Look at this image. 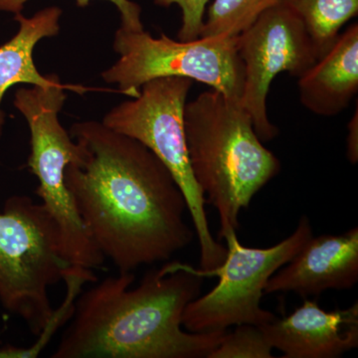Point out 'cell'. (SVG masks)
Instances as JSON below:
<instances>
[{
	"label": "cell",
	"mask_w": 358,
	"mask_h": 358,
	"mask_svg": "<svg viewBox=\"0 0 358 358\" xmlns=\"http://www.w3.org/2000/svg\"><path fill=\"white\" fill-rule=\"evenodd\" d=\"M70 267L44 205L14 195L0 212V303L38 336L53 317L49 289Z\"/></svg>",
	"instance_id": "obj_4"
},
{
	"label": "cell",
	"mask_w": 358,
	"mask_h": 358,
	"mask_svg": "<svg viewBox=\"0 0 358 358\" xmlns=\"http://www.w3.org/2000/svg\"><path fill=\"white\" fill-rule=\"evenodd\" d=\"M0 358H29V352L27 348L4 346L0 348Z\"/></svg>",
	"instance_id": "obj_20"
},
{
	"label": "cell",
	"mask_w": 358,
	"mask_h": 358,
	"mask_svg": "<svg viewBox=\"0 0 358 358\" xmlns=\"http://www.w3.org/2000/svg\"><path fill=\"white\" fill-rule=\"evenodd\" d=\"M261 327L284 358H338L358 346V303L327 312L305 300L291 315Z\"/></svg>",
	"instance_id": "obj_11"
},
{
	"label": "cell",
	"mask_w": 358,
	"mask_h": 358,
	"mask_svg": "<svg viewBox=\"0 0 358 358\" xmlns=\"http://www.w3.org/2000/svg\"><path fill=\"white\" fill-rule=\"evenodd\" d=\"M313 236L312 226L303 216L293 234L268 248H248L240 243L237 233L225 238L227 256L218 267H192L202 278H218V284L203 296L186 306L182 327L190 333L227 331L240 324L264 326L275 319L261 307L266 285L273 275L289 263Z\"/></svg>",
	"instance_id": "obj_8"
},
{
	"label": "cell",
	"mask_w": 358,
	"mask_h": 358,
	"mask_svg": "<svg viewBox=\"0 0 358 358\" xmlns=\"http://www.w3.org/2000/svg\"><path fill=\"white\" fill-rule=\"evenodd\" d=\"M183 124L193 176L220 219L219 239L239 228V213L281 171L248 113L215 90L186 103Z\"/></svg>",
	"instance_id": "obj_3"
},
{
	"label": "cell",
	"mask_w": 358,
	"mask_h": 358,
	"mask_svg": "<svg viewBox=\"0 0 358 358\" xmlns=\"http://www.w3.org/2000/svg\"><path fill=\"white\" fill-rule=\"evenodd\" d=\"M133 272H119L78 296L69 326L52 358L207 357L227 331L190 333L186 306L204 278L192 266L167 262L136 288Z\"/></svg>",
	"instance_id": "obj_2"
},
{
	"label": "cell",
	"mask_w": 358,
	"mask_h": 358,
	"mask_svg": "<svg viewBox=\"0 0 358 358\" xmlns=\"http://www.w3.org/2000/svg\"><path fill=\"white\" fill-rule=\"evenodd\" d=\"M193 82L183 77L150 80L141 86L138 98L110 110L103 124L141 141L173 173L185 194L193 229L199 238L200 268L211 270L224 262L227 248L212 235L205 211L206 199L195 181L188 159L183 114Z\"/></svg>",
	"instance_id": "obj_5"
},
{
	"label": "cell",
	"mask_w": 358,
	"mask_h": 358,
	"mask_svg": "<svg viewBox=\"0 0 358 358\" xmlns=\"http://www.w3.org/2000/svg\"><path fill=\"white\" fill-rule=\"evenodd\" d=\"M348 136H346V155L352 164L358 162V114L357 107L355 114L348 124Z\"/></svg>",
	"instance_id": "obj_19"
},
{
	"label": "cell",
	"mask_w": 358,
	"mask_h": 358,
	"mask_svg": "<svg viewBox=\"0 0 358 358\" xmlns=\"http://www.w3.org/2000/svg\"><path fill=\"white\" fill-rule=\"evenodd\" d=\"M29 0H0V10L7 13H20L26 2ZM78 6L85 7L88 6L91 0H76ZM112 2L119 9L121 13V28L129 31H143L141 23V8L138 4L131 0H108Z\"/></svg>",
	"instance_id": "obj_18"
},
{
	"label": "cell",
	"mask_w": 358,
	"mask_h": 358,
	"mask_svg": "<svg viewBox=\"0 0 358 358\" xmlns=\"http://www.w3.org/2000/svg\"><path fill=\"white\" fill-rule=\"evenodd\" d=\"M272 350L262 327L240 324L231 333L226 331L207 358H272Z\"/></svg>",
	"instance_id": "obj_16"
},
{
	"label": "cell",
	"mask_w": 358,
	"mask_h": 358,
	"mask_svg": "<svg viewBox=\"0 0 358 358\" xmlns=\"http://www.w3.org/2000/svg\"><path fill=\"white\" fill-rule=\"evenodd\" d=\"M298 79L301 103L313 114L334 117L348 108L358 92L357 23Z\"/></svg>",
	"instance_id": "obj_12"
},
{
	"label": "cell",
	"mask_w": 358,
	"mask_h": 358,
	"mask_svg": "<svg viewBox=\"0 0 358 358\" xmlns=\"http://www.w3.org/2000/svg\"><path fill=\"white\" fill-rule=\"evenodd\" d=\"M209 0H155L159 6L178 4L182 11V23L178 31V40L192 41L199 39L204 21L205 8Z\"/></svg>",
	"instance_id": "obj_17"
},
{
	"label": "cell",
	"mask_w": 358,
	"mask_h": 358,
	"mask_svg": "<svg viewBox=\"0 0 358 358\" xmlns=\"http://www.w3.org/2000/svg\"><path fill=\"white\" fill-rule=\"evenodd\" d=\"M284 0H214L203 21L200 37H234L257 18Z\"/></svg>",
	"instance_id": "obj_15"
},
{
	"label": "cell",
	"mask_w": 358,
	"mask_h": 358,
	"mask_svg": "<svg viewBox=\"0 0 358 358\" xmlns=\"http://www.w3.org/2000/svg\"><path fill=\"white\" fill-rule=\"evenodd\" d=\"M237 48L244 64L240 105L251 117L259 138L274 140L279 129L267 112L273 80L282 72L301 76L319 55L299 16L284 3L268 9L237 35Z\"/></svg>",
	"instance_id": "obj_9"
},
{
	"label": "cell",
	"mask_w": 358,
	"mask_h": 358,
	"mask_svg": "<svg viewBox=\"0 0 358 358\" xmlns=\"http://www.w3.org/2000/svg\"><path fill=\"white\" fill-rule=\"evenodd\" d=\"M61 15L62 10L58 7H48L30 18L21 13L15 14L14 20L20 23V30L0 47V138L6 124L1 102L7 90L16 84L39 87L63 85L57 75L43 76L33 60V51L40 40L58 35Z\"/></svg>",
	"instance_id": "obj_13"
},
{
	"label": "cell",
	"mask_w": 358,
	"mask_h": 358,
	"mask_svg": "<svg viewBox=\"0 0 358 358\" xmlns=\"http://www.w3.org/2000/svg\"><path fill=\"white\" fill-rule=\"evenodd\" d=\"M285 266L268 279L266 294L308 298L327 289H352L358 282V228L310 237Z\"/></svg>",
	"instance_id": "obj_10"
},
{
	"label": "cell",
	"mask_w": 358,
	"mask_h": 358,
	"mask_svg": "<svg viewBox=\"0 0 358 358\" xmlns=\"http://www.w3.org/2000/svg\"><path fill=\"white\" fill-rule=\"evenodd\" d=\"M305 26L319 58L333 46L341 27L358 13V0H284Z\"/></svg>",
	"instance_id": "obj_14"
},
{
	"label": "cell",
	"mask_w": 358,
	"mask_h": 358,
	"mask_svg": "<svg viewBox=\"0 0 358 358\" xmlns=\"http://www.w3.org/2000/svg\"><path fill=\"white\" fill-rule=\"evenodd\" d=\"M76 155L65 183L81 220L119 272L166 262L194 239L173 173L141 141L100 122L70 129Z\"/></svg>",
	"instance_id": "obj_1"
},
{
	"label": "cell",
	"mask_w": 358,
	"mask_h": 358,
	"mask_svg": "<svg viewBox=\"0 0 358 358\" xmlns=\"http://www.w3.org/2000/svg\"><path fill=\"white\" fill-rule=\"evenodd\" d=\"M114 50L120 59L102 73L107 83L120 93L138 98L143 84L162 77H183L208 85L240 102L244 86V64L237 48V36L174 41L162 33L117 30Z\"/></svg>",
	"instance_id": "obj_7"
},
{
	"label": "cell",
	"mask_w": 358,
	"mask_h": 358,
	"mask_svg": "<svg viewBox=\"0 0 358 358\" xmlns=\"http://www.w3.org/2000/svg\"><path fill=\"white\" fill-rule=\"evenodd\" d=\"M64 90L84 94L92 89L79 85L21 88L15 92L14 107L25 117L31 134L30 171L39 181L37 195L55 221L63 254L70 266L100 268L105 257L94 243L78 213L65 183L68 164L76 155V143L59 121L67 96Z\"/></svg>",
	"instance_id": "obj_6"
}]
</instances>
